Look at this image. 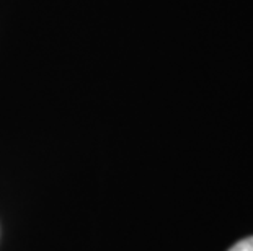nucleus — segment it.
<instances>
[{
  "mask_svg": "<svg viewBox=\"0 0 253 251\" xmlns=\"http://www.w3.org/2000/svg\"><path fill=\"white\" fill-rule=\"evenodd\" d=\"M229 251H253V237H247L234 245Z\"/></svg>",
  "mask_w": 253,
  "mask_h": 251,
  "instance_id": "1",
  "label": "nucleus"
}]
</instances>
